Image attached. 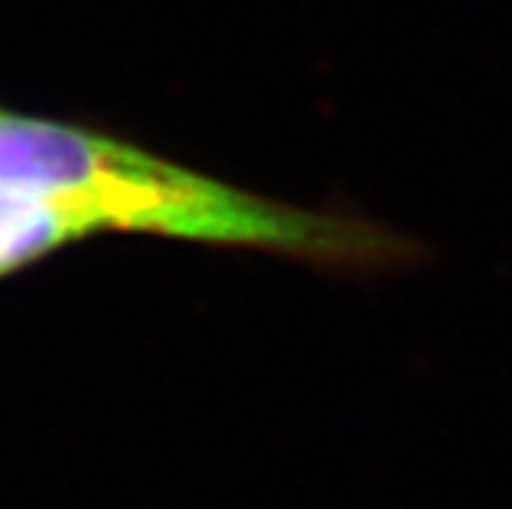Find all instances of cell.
Returning a JSON list of instances; mask_svg holds the SVG:
<instances>
[{
  "instance_id": "1",
  "label": "cell",
  "mask_w": 512,
  "mask_h": 509,
  "mask_svg": "<svg viewBox=\"0 0 512 509\" xmlns=\"http://www.w3.org/2000/svg\"><path fill=\"white\" fill-rule=\"evenodd\" d=\"M0 188L53 200L83 230L255 249L322 273H414L436 258L417 234L356 209H304L209 178L120 138L0 108Z\"/></svg>"
},
{
  "instance_id": "2",
  "label": "cell",
  "mask_w": 512,
  "mask_h": 509,
  "mask_svg": "<svg viewBox=\"0 0 512 509\" xmlns=\"http://www.w3.org/2000/svg\"><path fill=\"white\" fill-rule=\"evenodd\" d=\"M80 240V224L53 200L0 188V280Z\"/></svg>"
}]
</instances>
